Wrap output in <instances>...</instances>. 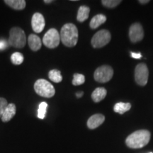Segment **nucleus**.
<instances>
[{"mask_svg":"<svg viewBox=\"0 0 153 153\" xmlns=\"http://www.w3.org/2000/svg\"><path fill=\"white\" fill-rule=\"evenodd\" d=\"M107 94L106 89L104 87H98L94 89L91 94V99L96 103L100 102L103 99H104Z\"/></svg>","mask_w":153,"mask_h":153,"instance_id":"14","label":"nucleus"},{"mask_svg":"<svg viewBox=\"0 0 153 153\" xmlns=\"http://www.w3.org/2000/svg\"><path fill=\"white\" fill-rule=\"evenodd\" d=\"M131 108V104L130 103L118 102L115 104L114 107V111L116 113L119 114H123L124 113L128 111Z\"/></svg>","mask_w":153,"mask_h":153,"instance_id":"18","label":"nucleus"},{"mask_svg":"<svg viewBox=\"0 0 153 153\" xmlns=\"http://www.w3.org/2000/svg\"><path fill=\"white\" fill-rule=\"evenodd\" d=\"M4 3L15 10H23L26 5L24 0H5Z\"/></svg>","mask_w":153,"mask_h":153,"instance_id":"16","label":"nucleus"},{"mask_svg":"<svg viewBox=\"0 0 153 153\" xmlns=\"http://www.w3.org/2000/svg\"><path fill=\"white\" fill-rule=\"evenodd\" d=\"M150 153H152V152H150Z\"/></svg>","mask_w":153,"mask_h":153,"instance_id":"30","label":"nucleus"},{"mask_svg":"<svg viewBox=\"0 0 153 153\" xmlns=\"http://www.w3.org/2000/svg\"><path fill=\"white\" fill-rule=\"evenodd\" d=\"M89 12H90V9L87 6H81L78 9L77 16L76 19L79 22H84L85 21L89 18Z\"/></svg>","mask_w":153,"mask_h":153,"instance_id":"17","label":"nucleus"},{"mask_svg":"<svg viewBox=\"0 0 153 153\" xmlns=\"http://www.w3.org/2000/svg\"><path fill=\"white\" fill-rule=\"evenodd\" d=\"M9 44L16 48H23L26 44V36L19 27H13L9 31Z\"/></svg>","mask_w":153,"mask_h":153,"instance_id":"3","label":"nucleus"},{"mask_svg":"<svg viewBox=\"0 0 153 153\" xmlns=\"http://www.w3.org/2000/svg\"><path fill=\"white\" fill-rule=\"evenodd\" d=\"M34 90L38 95L45 98H51L55 94L53 85L45 79H39L35 82Z\"/></svg>","mask_w":153,"mask_h":153,"instance_id":"4","label":"nucleus"},{"mask_svg":"<svg viewBox=\"0 0 153 153\" xmlns=\"http://www.w3.org/2000/svg\"><path fill=\"white\" fill-rule=\"evenodd\" d=\"M144 37V30L142 25L139 23L132 24L129 28V38L132 43H137Z\"/></svg>","mask_w":153,"mask_h":153,"instance_id":"9","label":"nucleus"},{"mask_svg":"<svg viewBox=\"0 0 153 153\" xmlns=\"http://www.w3.org/2000/svg\"><path fill=\"white\" fill-rule=\"evenodd\" d=\"M7 47V43L4 40H0V51L6 49Z\"/></svg>","mask_w":153,"mask_h":153,"instance_id":"25","label":"nucleus"},{"mask_svg":"<svg viewBox=\"0 0 153 153\" xmlns=\"http://www.w3.org/2000/svg\"><path fill=\"white\" fill-rule=\"evenodd\" d=\"M8 106V102L4 98L0 97V118H1L7 106Z\"/></svg>","mask_w":153,"mask_h":153,"instance_id":"24","label":"nucleus"},{"mask_svg":"<svg viewBox=\"0 0 153 153\" xmlns=\"http://www.w3.org/2000/svg\"><path fill=\"white\" fill-rule=\"evenodd\" d=\"M28 43L33 51H38L41 49L42 45L41 38L35 34H30L28 38Z\"/></svg>","mask_w":153,"mask_h":153,"instance_id":"13","label":"nucleus"},{"mask_svg":"<svg viewBox=\"0 0 153 153\" xmlns=\"http://www.w3.org/2000/svg\"><path fill=\"white\" fill-rule=\"evenodd\" d=\"M85 82V76L82 74L75 73L73 75V80H72V85L74 86H79L83 85Z\"/></svg>","mask_w":153,"mask_h":153,"instance_id":"22","label":"nucleus"},{"mask_svg":"<svg viewBox=\"0 0 153 153\" xmlns=\"http://www.w3.org/2000/svg\"><path fill=\"white\" fill-rule=\"evenodd\" d=\"M122 1H120V0H103V1H101V4H102L105 7L110 9L116 7Z\"/></svg>","mask_w":153,"mask_h":153,"instance_id":"23","label":"nucleus"},{"mask_svg":"<svg viewBox=\"0 0 153 153\" xmlns=\"http://www.w3.org/2000/svg\"><path fill=\"white\" fill-rule=\"evenodd\" d=\"M52 0H44V3L45 4H50L52 2Z\"/></svg>","mask_w":153,"mask_h":153,"instance_id":"29","label":"nucleus"},{"mask_svg":"<svg viewBox=\"0 0 153 153\" xmlns=\"http://www.w3.org/2000/svg\"><path fill=\"white\" fill-rule=\"evenodd\" d=\"M45 26V19L41 13H35L32 16L31 26L32 29L36 33H39L43 31Z\"/></svg>","mask_w":153,"mask_h":153,"instance_id":"10","label":"nucleus"},{"mask_svg":"<svg viewBox=\"0 0 153 153\" xmlns=\"http://www.w3.org/2000/svg\"><path fill=\"white\" fill-rule=\"evenodd\" d=\"M60 36V41L65 46L69 48L74 47L78 41V29L73 24H66L61 28Z\"/></svg>","mask_w":153,"mask_h":153,"instance_id":"2","label":"nucleus"},{"mask_svg":"<svg viewBox=\"0 0 153 153\" xmlns=\"http://www.w3.org/2000/svg\"><path fill=\"white\" fill-rule=\"evenodd\" d=\"M47 108H48V104L45 101L41 102L39 106H38V118L40 119H43L45 118V115H46L47 111Z\"/></svg>","mask_w":153,"mask_h":153,"instance_id":"21","label":"nucleus"},{"mask_svg":"<svg viewBox=\"0 0 153 153\" xmlns=\"http://www.w3.org/2000/svg\"><path fill=\"white\" fill-rule=\"evenodd\" d=\"M105 116L101 114L91 116L87 120V126L89 129H95L104 122Z\"/></svg>","mask_w":153,"mask_h":153,"instance_id":"11","label":"nucleus"},{"mask_svg":"<svg viewBox=\"0 0 153 153\" xmlns=\"http://www.w3.org/2000/svg\"><path fill=\"white\" fill-rule=\"evenodd\" d=\"M16 113V106H15L14 104H9L8 106H7L4 111V114L1 116V120L4 123H7V122H9V120H11L14 118Z\"/></svg>","mask_w":153,"mask_h":153,"instance_id":"12","label":"nucleus"},{"mask_svg":"<svg viewBox=\"0 0 153 153\" xmlns=\"http://www.w3.org/2000/svg\"><path fill=\"white\" fill-rule=\"evenodd\" d=\"M111 35L108 30L103 29L97 32L91 38V43L94 48H100L109 43Z\"/></svg>","mask_w":153,"mask_h":153,"instance_id":"5","label":"nucleus"},{"mask_svg":"<svg viewBox=\"0 0 153 153\" xmlns=\"http://www.w3.org/2000/svg\"><path fill=\"white\" fill-rule=\"evenodd\" d=\"M83 91H79V92H77L76 94V97H77V98H81V97L83 96Z\"/></svg>","mask_w":153,"mask_h":153,"instance_id":"27","label":"nucleus"},{"mask_svg":"<svg viewBox=\"0 0 153 153\" xmlns=\"http://www.w3.org/2000/svg\"><path fill=\"white\" fill-rule=\"evenodd\" d=\"M114 76V70L109 65H102L99 67L95 70L94 78L99 83H106L110 81Z\"/></svg>","mask_w":153,"mask_h":153,"instance_id":"6","label":"nucleus"},{"mask_svg":"<svg viewBox=\"0 0 153 153\" xmlns=\"http://www.w3.org/2000/svg\"><path fill=\"white\" fill-rule=\"evenodd\" d=\"M60 36L55 28H51L45 33L43 38V43L45 46L51 49L55 48L60 44Z\"/></svg>","mask_w":153,"mask_h":153,"instance_id":"7","label":"nucleus"},{"mask_svg":"<svg viewBox=\"0 0 153 153\" xmlns=\"http://www.w3.org/2000/svg\"><path fill=\"white\" fill-rule=\"evenodd\" d=\"M131 55L133 58H135V59H140L141 57H142V54L140 53L131 52Z\"/></svg>","mask_w":153,"mask_h":153,"instance_id":"26","label":"nucleus"},{"mask_svg":"<svg viewBox=\"0 0 153 153\" xmlns=\"http://www.w3.org/2000/svg\"><path fill=\"white\" fill-rule=\"evenodd\" d=\"M150 2L149 0H140L139 3H140L141 4H148Z\"/></svg>","mask_w":153,"mask_h":153,"instance_id":"28","label":"nucleus"},{"mask_svg":"<svg viewBox=\"0 0 153 153\" xmlns=\"http://www.w3.org/2000/svg\"><path fill=\"white\" fill-rule=\"evenodd\" d=\"M11 62L15 65H19L24 62V55L21 53H14L11 56Z\"/></svg>","mask_w":153,"mask_h":153,"instance_id":"20","label":"nucleus"},{"mask_svg":"<svg viewBox=\"0 0 153 153\" xmlns=\"http://www.w3.org/2000/svg\"><path fill=\"white\" fill-rule=\"evenodd\" d=\"M150 132L148 130H139L135 131L126 138V145L132 149L142 148L150 142Z\"/></svg>","mask_w":153,"mask_h":153,"instance_id":"1","label":"nucleus"},{"mask_svg":"<svg viewBox=\"0 0 153 153\" xmlns=\"http://www.w3.org/2000/svg\"><path fill=\"white\" fill-rule=\"evenodd\" d=\"M149 71L145 63H139L135 69V80L137 85L145 86L148 81Z\"/></svg>","mask_w":153,"mask_h":153,"instance_id":"8","label":"nucleus"},{"mask_svg":"<svg viewBox=\"0 0 153 153\" xmlns=\"http://www.w3.org/2000/svg\"><path fill=\"white\" fill-rule=\"evenodd\" d=\"M106 21V16L104 14H97L91 19L90 23H89V26L91 29H96L101 24H104Z\"/></svg>","mask_w":153,"mask_h":153,"instance_id":"15","label":"nucleus"},{"mask_svg":"<svg viewBox=\"0 0 153 153\" xmlns=\"http://www.w3.org/2000/svg\"><path fill=\"white\" fill-rule=\"evenodd\" d=\"M48 77L51 81L55 83H60L62 80V76L60 71L57 70H52L49 72Z\"/></svg>","mask_w":153,"mask_h":153,"instance_id":"19","label":"nucleus"}]
</instances>
